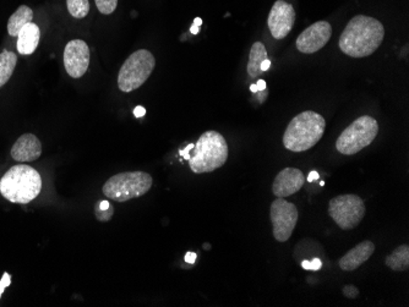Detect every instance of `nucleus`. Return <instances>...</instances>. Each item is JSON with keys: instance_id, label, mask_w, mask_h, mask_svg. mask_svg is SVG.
Instances as JSON below:
<instances>
[{"instance_id": "obj_8", "label": "nucleus", "mask_w": 409, "mask_h": 307, "mask_svg": "<svg viewBox=\"0 0 409 307\" xmlns=\"http://www.w3.org/2000/svg\"><path fill=\"white\" fill-rule=\"evenodd\" d=\"M329 214L340 229H354L364 218V201L353 193L336 196L329 203Z\"/></svg>"}, {"instance_id": "obj_15", "label": "nucleus", "mask_w": 409, "mask_h": 307, "mask_svg": "<svg viewBox=\"0 0 409 307\" xmlns=\"http://www.w3.org/2000/svg\"><path fill=\"white\" fill-rule=\"evenodd\" d=\"M374 251L375 245L369 240L358 244L340 258L338 263L340 269H343L345 272H353L357 268L363 266V263L366 262L373 256Z\"/></svg>"}, {"instance_id": "obj_18", "label": "nucleus", "mask_w": 409, "mask_h": 307, "mask_svg": "<svg viewBox=\"0 0 409 307\" xmlns=\"http://www.w3.org/2000/svg\"><path fill=\"white\" fill-rule=\"evenodd\" d=\"M267 59V52L265 45L261 42L254 43L250 50L249 55V63H247V74L252 79L259 77L262 74L261 63L264 60Z\"/></svg>"}, {"instance_id": "obj_6", "label": "nucleus", "mask_w": 409, "mask_h": 307, "mask_svg": "<svg viewBox=\"0 0 409 307\" xmlns=\"http://www.w3.org/2000/svg\"><path fill=\"white\" fill-rule=\"evenodd\" d=\"M379 134L378 121L369 115L360 117L343 130L336 142V149L345 156H353L373 144Z\"/></svg>"}, {"instance_id": "obj_19", "label": "nucleus", "mask_w": 409, "mask_h": 307, "mask_svg": "<svg viewBox=\"0 0 409 307\" xmlns=\"http://www.w3.org/2000/svg\"><path fill=\"white\" fill-rule=\"evenodd\" d=\"M386 266L394 272H404L409 268V246L401 245L386 257Z\"/></svg>"}, {"instance_id": "obj_16", "label": "nucleus", "mask_w": 409, "mask_h": 307, "mask_svg": "<svg viewBox=\"0 0 409 307\" xmlns=\"http://www.w3.org/2000/svg\"><path fill=\"white\" fill-rule=\"evenodd\" d=\"M40 27L34 22H29L27 25L21 29L20 33L17 36L19 53L22 55H30L35 53V50L40 45Z\"/></svg>"}, {"instance_id": "obj_7", "label": "nucleus", "mask_w": 409, "mask_h": 307, "mask_svg": "<svg viewBox=\"0 0 409 307\" xmlns=\"http://www.w3.org/2000/svg\"><path fill=\"white\" fill-rule=\"evenodd\" d=\"M156 68V59L150 50L134 52L119 70L118 87L123 92H131L143 86Z\"/></svg>"}, {"instance_id": "obj_26", "label": "nucleus", "mask_w": 409, "mask_h": 307, "mask_svg": "<svg viewBox=\"0 0 409 307\" xmlns=\"http://www.w3.org/2000/svg\"><path fill=\"white\" fill-rule=\"evenodd\" d=\"M11 279L9 277V274L8 273H4V277H3V280L0 282V297H1V294L4 292V289L6 287H9L10 285Z\"/></svg>"}, {"instance_id": "obj_17", "label": "nucleus", "mask_w": 409, "mask_h": 307, "mask_svg": "<svg viewBox=\"0 0 409 307\" xmlns=\"http://www.w3.org/2000/svg\"><path fill=\"white\" fill-rule=\"evenodd\" d=\"M34 20V11L30 6H21L8 21V32L11 37H17L21 29Z\"/></svg>"}, {"instance_id": "obj_25", "label": "nucleus", "mask_w": 409, "mask_h": 307, "mask_svg": "<svg viewBox=\"0 0 409 307\" xmlns=\"http://www.w3.org/2000/svg\"><path fill=\"white\" fill-rule=\"evenodd\" d=\"M343 294H345V297L353 300V299H357L359 295V290L354 285H347V287H343Z\"/></svg>"}, {"instance_id": "obj_34", "label": "nucleus", "mask_w": 409, "mask_h": 307, "mask_svg": "<svg viewBox=\"0 0 409 307\" xmlns=\"http://www.w3.org/2000/svg\"><path fill=\"white\" fill-rule=\"evenodd\" d=\"M192 35H197V33H199V32H200V29H199V26L196 25H192Z\"/></svg>"}, {"instance_id": "obj_35", "label": "nucleus", "mask_w": 409, "mask_h": 307, "mask_svg": "<svg viewBox=\"0 0 409 307\" xmlns=\"http://www.w3.org/2000/svg\"><path fill=\"white\" fill-rule=\"evenodd\" d=\"M202 24V20L201 19H200V17H197V19H195V20H194V25H196V26H200Z\"/></svg>"}, {"instance_id": "obj_1", "label": "nucleus", "mask_w": 409, "mask_h": 307, "mask_svg": "<svg viewBox=\"0 0 409 307\" xmlns=\"http://www.w3.org/2000/svg\"><path fill=\"white\" fill-rule=\"evenodd\" d=\"M385 29L379 20L358 15L345 26L340 37V50L352 58H365L382 45Z\"/></svg>"}, {"instance_id": "obj_21", "label": "nucleus", "mask_w": 409, "mask_h": 307, "mask_svg": "<svg viewBox=\"0 0 409 307\" xmlns=\"http://www.w3.org/2000/svg\"><path fill=\"white\" fill-rule=\"evenodd\" d=\"M66 6H68L70 15L75 19H84L89 15V0H66Z\"/></svg>"}, {"instance_id": "obj_13", "label": "nucleus", "mask_w": 409, "mask_h": 307, "mask_svg": "<svg viewBox=\"0 0 409 307\" xmlns=\"http://www.w3.org/2000/svg\"><path fill=\"white\" fill-rule=\"evenodd\" d=\"M304 186V174L301 169L285 168L277 174L272 193L276 197H289Z\"/></svg>"}, {"instance_id": "obj_23", "label": "nucleus", "mask_w": 409, "mask_h": 307, "mask_svg": "<svg viewBox=\"0 0 409 307\" xmlns=\"http://www.w3.org/2000/svg\"><path fill=\"white\" fill-rule=\"evenodd\" d=\"M94 216H96V218H97L99 222H102V223L109 222L110 219L113 218L114 207L113 206H110L107 209H99V206L96 204V207H94Z\"/></svg>"}, {"instance_id": "obj_32", "label": "nucleus", "mask_w": 409, "mask_h": 307, "mask_svg": "<svg viewBox=\"0 0 409 307\" xmlns=\"http://www.w3.org/2000/svg\"><path fill=\"white\" fill-rule=\"evenodd\" d=\"M257 91H264V89H266V82H265V80H259L257 84Z\"/></svg>"}, {"instance_id": "obj_11", "label": "nucleus", "mask_w": 409, "mask_h": 307, "mask_svg": "<svg viewBox=\"0 0 409 307\" xmlns=\"http://www.w3.org/2000/svg\"><path fill=\"white\" fill-rule=\"evenodd\" d=\"M296 21V11L289 3L283 0H277L272 6L267 25L271 31L275 40H285L289 35Z\"/></svg>"}, {"instance_id": "obj_28", "label": "nucleus", "mask_w": 409, "mask_h": 307, "mask_svg": "<svg viewBox=\"0 0 409 307\" xmlns=\"http://www.w3.org/2000/svg\"><path fill=\"white\" fill-rule=\"evenodd\" d=\"M185 261H187V263H190V264L195 263V261H196V253H187V255H185Z\"/></svg>"}, {"instance_id": "obj_31", "label": "nucleus", "mask_w": 409, "mask_h": 307, "mask_svg": "<svg viewBox=\"0 0 409 307\" xmlns=\"http://www.w3.org/2000/svg\"><path fill=\"white\" fill-rule=\"evenodd\" d=\"M270 68H271V60L268 59L264 60V61H262L261 63L262 73H264V71H267V70L270 69Z\"/></svg>"}, {"instance_id": "obj_14", "label": "nucleus", "mask_w": 409, "mask_h": 307, "mask_svg": "<svg viewBox=\"0 0 409 307\" xmlns=\"http://www.w3.org/2000/svg\"><path fill=\"white\" fill-rule=\"evenodd\" d=\"M11 158L27 163L38 159L42 154V144L40 139L34 134H24L16 140L15 144L11 149Z\"/></svg>"}, {"instance_id": "obj_4", "label": "nucleus", "mask_w": 409, "mask_h": 307, "mask_svg": "<svg viewBox=\"0 0 409 307\" xmlns=\"http://www.w3.org/2000/svg\"><path fill=\"white\" fill-rule=\"evenodd\" d=\"M189 165L194 173L205 174L222 168L228 159V144L222 135L210 130L192 147Z\"/></svg>"}, {"instance_id": "obj_9", "label": "nucleus", "mask_w": 409, "mask_h": 307, "mask_svg": "<svg viewBox=\"0 0 409 307\" xmlns=\"http://www.w3.org/2000/svg\"><path fill=\"white\" fill-rule=\"evenodd\" d=\"M270 217L275 239L280 243L288 241L298 223V209L296 206L283 197H277L272 202Z\"/></svg>"}, {"instance_id": "obj_36", "label": "nucleus", "mask_w": 409, "mask_h": 307, "mask_svg": "<svg viewBox=\"0 0 409 307\" xmlns=\"http://www.w3.org/2000/svg\"><path fill=\"white\" fill-rule=\"evenodd\" d=\"M250 89H252V93H257V92H259V91H257V84H252V86H250Z\"/></svg>"}, {"instance_id": "obj_22", "label": "nucleus", "mask_w": 409, "mask_h": 307, "mask_svg": "<svg viewBox=\"0 0 409 307\" xmlns=\"http://www.w3.org/2000/svg\"><path fill=\"white\" fill-rule=\"evenodd\" d=\"M94 3L99 13L103 15L113 14L118 6V0H94Z\"/></svg>"}, {"instance_id": "obj_12", "label": "nucleus", "mask_w": 409, "mask_h": 307, "mask_svg": "<svg viewBox=\"0 0 409 307\" xmlns=\"http://www.w3.org/2000/svg\"><path fill=\"white\" fill-rule=\"evenodd\" d=\"M64 66L73 79L82 77L89 66V48L82 40H70L65 45Z\"/></svg>"}, {"instance_id": "obj_3", "label": "nucleus", "mask_w": 409, "mask_h": 307, "mask_svg": "<svg viewBox=\"0 0 409 307\" xmlns=\"http://www.w3.org/2000/svg\"><path fill=\"white\" fill-rule=\"evenodd\" d=\"M326 121L314 110H306L294 117L283 135L285 149L292 152H304L313 149L324 136Z\"/></svg>"}, {"instance_id": "obj_30", "label": "nucleus", "mask_w": 409, "mask_h": 307, "mask_svg": "<svg viewBox=\"0 0 409 307\" xmlns=\"http://www.w3.org/2000/svg\"><path fill=\"white\" fill-rule=\"evenodd\" d=\"M317 179H319V173L315 172V170H313V172H310L309 175H308V181H309V183H313V181H315Z\"/></svg>"}, {"instance_id": "obj_20", "label": "nucleus", "mask_w": 409, "mask_h": 307, "mask_svg": "<svg viewBox=\"0 0 409 307\" xmlns=\"http://www.w3.org/2000/svg\"><path fill=\"white\" fill-rule=\"evenodd\" d=\"M16 64H17V55L10 50H3L0 53V89L6 84L14 74Z\"/></svg>"}, {"instance_id": "obj_27", "label": "nucleus", "mask_w": 409, "mask_h": 307, "mask_svg": "<svg viewBox=\"0 0 409 307\" xmlns=\"http://www.w3.org/2000/svg\"><path fill=\"white\" fill-rule=\"evenodd\" d=\"M145 114H146V110H145L143 107H136V108L134 110V115H135L136 118H143Z\"/></svg>"}, {"instance_id": "obj_10", "label": "nucleus", "mask_w": 409, "mask_h": 307, "mask_svg": "<svg viewBox=\"0 0 409 307\" xmlns=\"http://www.w3.org/2000/svg\"><path fill=\"white\" fill-rule=\"evenodd\" d=\"M332 36V26L327 21H317L303 31L296 38V48L304 54H314L322 50Z\"/></svg>"}, {"instance_id": "obj_2", "label": "nucleus", "mask_w": 409, "mask_h": 307, "mask_svg": "<svg viewBox=\"0 0 409 307\" xmlns=\"http://www.w3.org/2000/svg\"><path fill=\"white\" fill-rule=\"evenodd\" d=\"M42 191L40 173L26 164L11 167L0 179V193L11 203L27 204Z\"/></svg>"}, {"instance_id": "obj_24", "label": "nucleus", "mask_w": 409, "mask_h": 307, "mask_svg": "<svg viewBox=\"0 0 409 307\" xmlns=\"http://www.w3.org/2000/svg\"><path fill=\"white\" fill-rule=\"evenodd\" d=\"M301 267L306 269V271H319L322 268V262H321L320 258L315 257L311 261H303L301 262Z\"/></svg>"}, {"instance_id": "obj_5", "label": "nucleus", "mask_w": 409, "mask_h": 307, "mask_svg": "<svg viewBox=\"0 0 409 307\" xmlns=\"http://www.w3.org/2000/svg\"><path fill=\"white\" fill-rule=\"evenodd\" d=\"M152 183V177L145 172H124L109 178L102 190L104 196L114 202H127L146 195Z\"/></svg>"}, {"instance_id": "obj_33", "label": "nucleus", "mask_w": 409, "mask_h": 307, "mask_svg": "<svg viewBox=\"0 0 409 307\" xmlns=\"http://www.w3.org/2000/svg\"><path fill=\"white\" fill-rule=\"evenodd\" d=\"M257 94V97H259V99H260V102H264V98H266L267 91L266 89H264V91H259Z\"/></svg>"}, {"instance_id": "obj_29", "label": "nucleus", "mask_w": 409, "mask_h": 307, "mask_svg": "<svg viewBox=\"0 0 409 307\" xmlns=\"http://www.w3.org/2000/svg\"><path fill=\"white\" fill-rule=\"evenodd\" d=\"M192 147H194V144H189L187 149H182V151H180V154H182V156H184V158L187 159V160H189V158H190V154H189V152L192 151Z\"/></svg>"}]
</instances>
